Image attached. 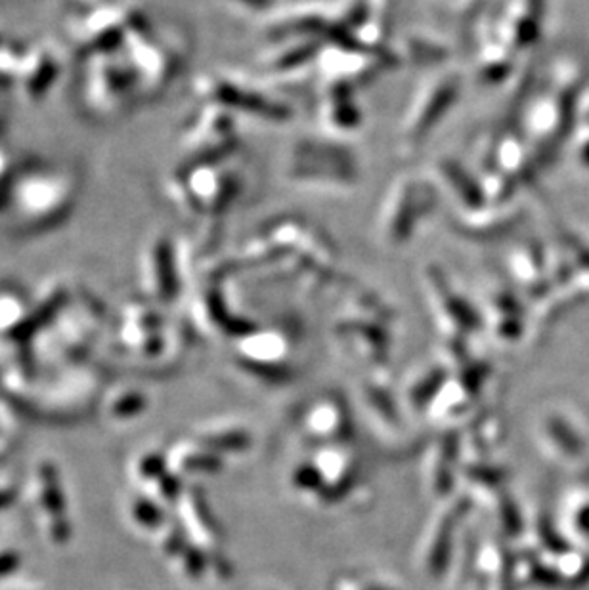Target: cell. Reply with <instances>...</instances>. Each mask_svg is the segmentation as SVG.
Listing matches in <instances>:
<instances>
[{
	"mask_svg": "<svg viewBox=\"0 0 589 590\" xmlns=\"http://www.w3.org/2000/svg\"><path fill=\"white\" fill-rule=\"evenodd\" d=\"M513 270L517 272V279L521 283H526L530 287H536L543 283V277H546V268H543V260L541 255L536 248H523L513 262Z\"/></svg>",
	"mask_w": 589,
	"mask_h": 590,
	"instance_id": "obj_2",
	"label": "cell"
},
{
	"mask_svg": "<svg viewBox=\"0 0 589 590\" xmlns=\"http://www.w3.org/2000/svg\"><path fill=\"white\" fill-rule=\"evenodd\" d=\"M584 65L578 60H563L528 115V134L548 155L567 136L576 108V92L582 86Z\"/></svg>",
	"mask_w": 589,
	"mask_h": 590,
	"instance_id": "obj_1",
	"label": "cell"
},
{
	"mask_svg": "<svg viewBox=\"0 0 589 590\" xmlns=\"http://www.w3.org/2000/svg\"><path fill=\"white\" fill-rule=\"evenodd\" d=\"M576 161L578 165L589 170V128H582L576 140Z\"/></svg>",
	"mask_w": 589,
	"mask_h": 590,
	"instance_id": "obj_3",
	"label": "cell"
}]
</instances>
